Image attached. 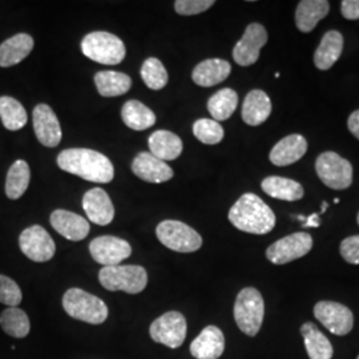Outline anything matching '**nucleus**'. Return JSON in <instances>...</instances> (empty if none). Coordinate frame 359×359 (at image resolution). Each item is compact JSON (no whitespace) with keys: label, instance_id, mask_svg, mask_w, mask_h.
I'll return each instance as SVG.
<instances>
[{"label":"nucleus","instance_id":"obj_1","mask_svg":"<svg viewBox=\"0 0 359 359\" xmlns=\"http://www.w3.org/2000/svg\"><path fill=\"white\" fill-rule=\"evenodd\" d=\"M57 165L65 172L96 184H108L115 177L112 161L105 154L87 148H69L57 156Z\"/></svg>","mask_w":359,"mask_h":359},{"label":"nucleus","instance_id":"obj_2","mask_svg":"<svg viewBox=\"0 0 359 359\" xmlns=\"http://www.w3.org/2000/svg\"><path fill=\"white\" fill-rule=\"evenodd\" d=\"M229 221L238 231L268 234L276 226L274 212L257 194L245 193L229 210Z\"/></svg>","mask_w":359,"mask_h":359},{"label":"nucleus","instance_id":"obj_3","mask_svg":"<svg viewBox=\"0 0 359 359\" xmlns=\"http://www.w3.org/2000/svg\"><path fill=\"white\" fill-rule=\"evenodd\" d=\"M63 308L71 318L90 325H102L107 321L109 314L104 301L79 287H72L65 292Z\"/></svg>","mask_w":359,"mask_h":359},{"label":"nucleus","instance_id":"obj_4","mask_svg":"<svg viewBox=\"0 0 359 359\" xmlns=\"http://www.w3.org/2000/svg\"><path fill=\"white\" fill-rule=\"evenodd\" d=\"M99 281L109 292L139 294L148 283L147 270L139 265L105 266L99 271Z\"/></svg>","mask_w":359,"mask_h":359},{"label":"nucleus","instance_id":"obj_5","mask_svg":"<svg viewBox=\"0 0 359 359\" xmlns=\"http://www.w3.org/2000/svg\"><path fill=\"white\" fill-rule=\"evenodd\" d=\"M265 316V304L256 287L243 289L234 304V320L238 329L248 337H256Z\"/></svg>","mask_w":359,"mask_h":359},{"label":"nucleus","instance_id":"obj_6","mask_svg":"<svg viewBox=\"0 0 359 359\" xmlns=\"http://www.w3.org/2000/svg\"><path fill=\"white\" fill-rule=\"evenodd\" d=\"M81 51L90 60L104 65H120L126 57L123 40L105 31L88 34L81 41Z\"/></svg>","mask_w":359,"mask_h":359},{"label":"nucleus","instance_id":"obj_7","mask_svg":"<svg viewBox=\"0 0 359 359\" xmlns=\"http://www.w3.org/2000/svg\"><path fill=\"white\" fill-rule=\"evenodd\" d=\"M158 241L179 253H193L203 246L201 236L189 225L177 219H165L156 228Z\"/></svg>","mask_w":359,"mask_h":359},{"label":"nucleus","instance_id":"obj_8","mask_svg":"<svg viewBox=\"0 0 359 359\" xmlns=\"http://www.w3.org/2000/svg\"><path fill=\"white\" fill-rule=\"evenodd\" d=\"M316 170L322 182L334 191H344L353 184V167L335 152H323L316 161Z\"/></svg>","mask_w":359,"mask_h":359},{"label":"nucleus","instance_id":"obj_9","mask_svg":"<svg viewBox=\"0 0 359 359\" xmlns=\"http://www.w3.org/2000/svg\"><path fill=\"white\" fill-rule=\"evenodd\" d=\"M187 320L179 311H168L154 320L149 327V334L154 342L169 348L181 346L187 338Z\"/></svg>","mask_w":359,"mask_h":359},{"label":"nucleus","instance_id":"obj_10","mask_svg":"<svg viewBox=\"0 0 359 359\" xmlns=\"http://www.w3.org/2000/svg\"><path fill=\"white\" fill-rule=\"evenodd\" d=\"M311 248V236L306 231H298L270 245L266 250V258L274 265H285L306 256Z\"/></svg>","mask_w":359,"mask_h":359},{"label":"nucleus","instance_id":"obj_11","mask_svg":"<svg viewBox=\"0 0 359 359\" xmlns=\"http://www.w3.org/2000/svg\"><path fill=\"white\" fill-rule=\"evenodd\" d=\"M22 253L34 262H47L56 253V245L50 233L40 225H32L19 237Z\"/></svg>","mask_w":359,"mask_h":359},{"label":"nucleus","instance_id":"obj_12","mask_svg":"<svg viewBox=\"0 0 359 359\" xmlns=\"http://www.w3.org/2000/svg\"><path fill=\"white\" fill-rule=\"evenodd\" d=\"M314 316L330 333L335 335H346L354 326V316L351 310L333 301L318 302L314 306Z\"/></svg>","mask_w":359,"mask_h":359},{"label":"nucleus","instance_id":"obj_13","mask_svg":"<svg viewBox=\"0 0 359 359\" xmlns=\"http://www.w3.org/2000/svg\"><path fill=\"white\" fill-rule=\"evenodd\" d=\"M90 253L104 268L116 266L130 257L132 246L126 240L115 236H102L90 241Z\"/></svg>","mask_w":359,"mask_h":359},{"label":"nucleus","instance_id":"obj_14","mask_svg":"<svg viewBox=\"0 0 359 359\" xmlns=\"http://www.w3.org/2000/svg\"><path fill=\"white\" fill-rule=\"evenodd\" d=\"M268 43V32L265 27L252 23L246 27L243 38L233 48V59L241 67L253 65L259 57L261 48Z\"/></svg>","mask_w":359,"mask_h":359},{"label":"nucleus","instance_id":"obj_15","mask_svg":"<svg viewBox=\"0 0 359 359\" xmlns=\"http://www.w3.org/2000/svg\"><path fill=\"white\" fill-rule=\"evenodd\" d=\"M35 135L40 144L55 148L62 142V127L57 116L47 104H39L32 114Z\"/></svg>","mask_w":359,"mask_h":359},{"label":"nucleus","instance_id":"obj_16","mask_svg":"<svg viewBox=\"0 0 359 359\" xmlns=\"http://www.w3.org/2000/svg\"><path fill=\"white\" fill-rule=\"evenodd\" d=\"M83 209L87 217L96 225H109L115 217V208L108 196L102 188H93L83 197Z\"/></svg>","mask_w":359,"mask_h":359},{"label":"nucleus","instance_id":"obj_17","mask_svg":"<svg viewBox=\"0 0 359 359\" xmlns=\"http://www.w3.org/2000/svg\"><path fill=\"white\" fill-rule=\"evenodd\" d=\"M50 221L52 228L69 241H81L90 234V222L74 212L53 210Z\"/></svg>","mask_w":359,"mask_h":359},{"label":"nucleus","instance_id":"obj_18","mask_svg":"<svg viewBox=\"0 0 359 359\" xmlns=\"http://www.w3.org/2000/svg\"><path fill=\"white\" fill-rule=\"evenodd\" d=\"M132 172L147 182L161 184L173 177V169L165 161L158 160L154 154L142 152L132 163Z\"/></svg>","mask_w":359,"mask_h":359},{"label":"nucleus","instance_id":"obj_19","mask_svg":"<svg viewBox=\"0 0 359 359\" xmlns=\"http://www.w3.org/2000/svg\"><path fill=\"white\" fill-rule=\"evenodd\" d=\"M308 152V142L301 135H289L277 142L269 154L271 164L287 167L301 160Z\"/></svg>","mask_w":359,"mask_h":359},{"label":"nucleus","instance_id":"obj_20","mask_svg":"<svg viewBox=\"0 0 359 359\" xmlns=\"http://www.w3.org/2000/svg\"><path fill=\"white\" fill-rule=\"evenodd\" d=\"M225 350V337L217 326H206L191 344V354L196 359H218Z\"/></svg>","mask_w":359,"mask_h":359},{"label":"nucleus","instance_id":"obj_21","mask_svg":"<svg viewBox=\"0 0 359 359\" xmlns=\"http://www.w3.org/2000/svg\"><path fill=\"white\" fill-rule=\"evenodd\" d=\"M231 72L229 62L222 59H206L193 69V81L200 87H215L225 81Z\"/></svg>","mask_w":359,"mask_h":359},{"label":"nucleus","instance_id":"obj_22","mask_svg":"<svg viewBox=\"0 0 359 359\" xmlns=\"http://www.w3.org/2000/svg\"><path fill=\"white\" fill-rule=\"evenodd\" d=\"M330 11L326 0H301L295 11V25L301 32H311Z\"/></svg>","mask_w":359,"mask_h":359},{"label":"nucleus","instance_id":"obj_23","mask_svg":"<svg viewBox=\"0 0 359 359\" xmlns=\"http://www.w3.org/2000/svg\"><path fill=\"white\" fill-rule=\"evenodd\" d=\"M271 114L269 96L261 90H250L243 104V120L250 127H257L265 123Z\"/></svg>","mask_w":359,"mask_h":359},{"label":"nucleus","instance_id":"obj_24","mask_svg":"<svg viewBox=\"0 0 359 359\" xmlns=\"http://www.w3.org/2000/svg\"><path fill=\"white\" fill-rule=\"evenodd\" d=\"M34 38L28 34H18L0 44V67L19 65L34 50Z\"/></svg>","mask_w":359,"mask_h":359},{"label":"nucleus","instance_id":"obj_25","mask_svg":"<svg viewBox=\"0 0 359 359\" xmlns=\"http://www.w3.org/2000/svg\"><path fill=\"white\" fill-rule=\"evenodd\" d=\"M342 50H344L342 34L335 29L326 32L322 38L320 46L314 52V65L321 71L330 69L341 57Z\"/></svg>","mask_w":359,"mask_h":359},{"label":"nucleus","instance_id":"obj_26","mask_svg":"<svg viewBox=\"0 0 359 359\" xmlns=\"http://www.w3.org/2000/svg\"><path fill=\"white\" fill-rule=\"evenodd\" d=\"M151 154L161 161L176 160L182 154V142L179 136L169 130H156L148 139Z\"/></svg>","mask_w":359,"mask_h":359},{"label":"nucleus","instance_id":"obj_27","mask_svg":"<svg viewBox=\"0 0 359 359\" xmlns=\"http://www.w3.org/2000/svg\"><path fill=\"white\" fill-rule=\"evenodd\" d=\"M262 191L270 197L283 201H298L304 197V188L294 180L285 179L280 176H270L262 181Z\"/></svg>","mask_w":359,"mask_h":359},{"label":"nucleus","instance_id":"obj_28","mask_svg":"<svg viewBox=\"0 0 359 359\" xmlns=\"http://www.w3.org/2000/svg\"><path fill=\"white\" fill-rule=\"evenodd\" d=\"M305 347L310 359L333 358V346L325 334L311 322H306L301 327Z\"/></svg>","mask_w":359,"mask_h":359},{"label":"nucleus","instance_id":"obj_29","mask_svg":"<svg viewBox=\"0 0 359 359\" xmlns=\"http://www.w3.org/2000/svg\"><path fill=\"white\" fill-rule=\"evenodd\" d=\"M95 84L97 92L104 97H116L126 95L130 90L132 80L123 72L103 71L95 75Z\"/></svg>","mask_w":359,"mask_h":359},{"label":"nucleus","instance_id":"obj_30","mask_svg":"<svg viewBox=\"0 0 359 359\" xmlns=\"http://www.w3.org/2000/svg\"><path fill=\"white\" fill-rule=\"evenodd\" d=\"M123 121L133 130H145L156 124V115L151 108L137 100H129L121 109Z\"/></svg>","mask_w":359,"mask_h":359},{"label":"nucleus","instance_id":"obj_31","mask_svg":"<svg viewBox=\"0 0 359 359\" xmlns=\"http://www.w3.org/2000/svg\"><path fill=\"white\" fill-rule=\"evenodd\" d=\"M31 170L25 160L15 161L8 169L6 180V194L10 200H19L29 185Z\"/></svg>","mask_w":359,"mask_h":359},{"label":"nucleus","instance_id":"obj_32","mask_svg":"<svg viewBox=\"0 0 359 359\" xmlns=\"http://www.w3.org/2000/svg\"><path fill=\"white\" fill-rule=\"evenodd\" d=\"M238 105V95L231 88L216 92L208 100V111L216 121H225L231 117Z\"/></svg>","mask_w":359,"mask_h":359},{"label":"nucleus","instance_id":"obj_33","mask_svg":"<svg viewBox=\"0 0 359 359\" xmlns=\"http://www.w3.org/2000/svg\"><path fill=\"white\" fill-rule=\"evenodd\" d=\"M0 327L3 332L13 338H26L31 330L29 318L19 308H7L0 314Z\"/></svg>","mask_w":359,"mask_h":359},{"label":"nucleus","instance_id":"obj_34","mask_svg":"<svg viewBox=\"0 0 359 359\" xmlns=\"http://www.w3.org/2000/svg\"><path fill=\"white\" fill-rule=\"evenodd\" d=\"M0 118L4 128L19 130L27 124L28 116L26 109L16 99L10 96L0 97Z\"/></svg>","mask_w":359,"mask_h":359},{"label":"nucleus","instance_id":"obj_35","mask_svg":"<svg viewBox=\"0 0 359 359\" xmlns=\"http://www.w3.org/2000/svg\"><path fill=\"white\" fill-rule=\"evenodd\" d=\"M142 77L149 90H163L168 84L167 69L156 57H149L144 62L142 67Z\"/></svg>","mask_w":359,"mask_h":359},{"label":"nucleus","instance_id":"obj_36","mask_svg":"<svg viewBox=\"0 0 359 359\" xmlns=\"http://www.w3.org/2000/svg\"><path fill=\"white\" fill-rule=\"evenodd\" d=\"M193 135L206 145H216L224 139L222 126L212 118H200L193 124Z\"/></svg>","mask_w":359,"mask_h":359},{"label":"nucleus","instance_id":"obj_37","mask_svg":"<svg viewBox=\"0 0 359 359\" xmlns=\"http://www.w3.org/2000/svg\"><path fill=\"white\" fill-rule=\"evenodd\" d=\"M23 299L19 285L7 276L0 274V304L8 308H18Z\"/></svg>","mask_w":359,"mask_h":359},{"label":"nucleus","instance_id":"obj_38","mask_svg":"<svg viewBox=\"0 0 359 359\" xmlns=\"http://www.w3.org/2000/svg\"><path fill=\"white\" fill-rule=\"evenodd\" d=\"M215 0H177L175 3V10L182 16H192L205 13L215 6Z\"/></svg>","mask_w":359,"mask_h":359},{"label":"nucleus","instance_id":"obj_39","mask_svg":"<svg viewBox=\"0 0 359 359\" xmlns=\"http://www.w3.org/2000/svg\"><path fill=\"white\" fill-rule=\"evenodd\" d=\"M341 256L351 265H359V234L347 237L339 246Z\"/></svg>","mask_w":359,"mask_h":359},{"label":"nucleus","instance_id":"obj_40","mask_svg":"<svg viewBox=\"0 0 359 359\" xmlns=\"http://www.w3.org/2000/svg\"><path fill=\"white\" fill-rule=\"evenodd\" d=\"M341 13L347 20H358L359 0H344L341 3Z\"/></svg>","mask_w":359,"mask_h":359},{"label":"nucleus","instance_id":"obj_41","mask_svg":"<svg viewBox=\"0 0 359 359\" xmlns=\"http://www.w3.org/2000/svg\"><path fill=\"white\" fill-rule=\"evenodd\" d=\"M347 128L353 133V136L359 140V109L354 111L351 115L348 116Z\"/></svg>","mask_w":359,"mask_h":359},{"label":"nucleus","instance_id":"obj_42","mask_svg":"<svg viewBox=\"0 0 359 359\" xmlns=\"http://www.w3.org/2000/svg\"><path fill=\"white\" fill-rule=\"evenodd\" d=\"M320 224H321L320 215L318 213H313L311 216H309L304 221V228H317V226H320Z\"/></svg>","mask_w":359,"mask_h":359},{"label":"nucleus","instance_id":"obj_43","mask_svg":"<svg viewBox=\"0 0 359 359\" xmlns=\"http://www.w3.org/2000/svg\"><path fill=\"white\" fill-rule=\"evenodd\" d=\"M327 208H329V204H327V203H326V201H323V203H322L321 212H320V213H318V215H322V213H325V212H326V209H327Z\"/></svg>","mask_w":359,"mask_h":359},{"label":"nucleus","instance_id":"obj_44","mask_svg":"<svg viewBox=\"0 0 359 359\" xmlns=\"http://www.w3.org/2000/svg\"><path fill=\"white\" fill-rule=\"evenodd\" d=\"M334 204H339V198H335V200H334Z\"/></svg>","mask_w":359,"mask_h":359},{"label":"nucleus","instance_id":"obj_45","mask_svg":"<svg viewBox=\"0 0 359 359\" xmlns=\"http://www.w3.org/2000/svg\"><path fill=\"white\" fill-rule=\"evenodd\" d=\"M357 222H358V225H359V212H358V216H357Z\"/></svg>","mask_w":359,"mask_h":359},{"label":"nucleus","instance_id":"obj_46","mask_svg":"<svg viewBox=\"0 0 359 359\" xmlns=\"http://www.w3.org/2000/svg\"><path fill=\"white\" fill-rule=\"evenodd\" d=\"M357 359H359V355H358V358H357Z\"/></svg>","mask_w":359,"mask_h":359}]
</instances>
